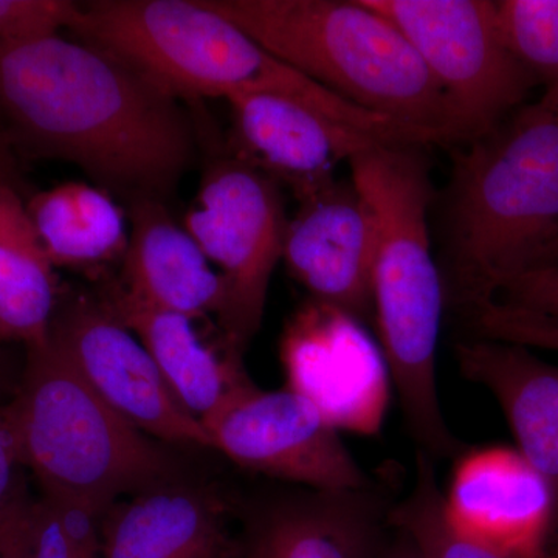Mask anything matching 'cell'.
<instances>
[{
  "label": "cell",
  "instance_id": "obj_18",
  "mask_svg": "<svg viewBox=\"0 0 558 558\" xmlns=\"http://www.w3.org/2000/svg\"><path fill=\"white\" fill-rule=\"evenodd\" d=\"M109 303L149 352L172 396L201 422L256 387L242 365V351L208 347L193 319L150 310L120 292Z\"/></svg>",
  "mask_w": 558,
  "mask_h": 558
},
{
  "label": "cell",
  "instance_id": "obj_8",
  "mask_svg": "<svg viewBox=\"0 0 558 558\" xmlns=\"http://www.w3.org/2000/svg\"><path fill=\"white\" fill-rule=\"evenodd\" d=\"M363 2L395 24L416 50L449 97L464 143L508 119L538 84L506 47L490 0Z\"/></svg>",
  "mask_w": 558,
  "mask_h": 558
},
{
  "label": "cell",
  "instance_id": "obj_17",
  "mask_svg": "<svg viewBox=\"0 0 558 558\" xmlns=\"http://www.w3.org/2000/svg\"><path fill=\"white\" fill-rule=\"evenodd\" d=\"M454 357L459 373L497 400L517 440L515 449L548 484L554 545L558 537V365L529 348L484 339L459 341Z\"/></svg>",
  "mask_w": 558,
  "mask_h": 558
},
{
  "label": "cell",
  "instance_id": "obj_26",
  "mask_svg": "<svg viewBox=\"0 0 558 558\" xmlns=\"http://www.w3.org/2000/svg\"><path fill=\"white\" fill-rule=\"evenodd\" d=\"M20 442L7 407L0 409V550L31 531L35 501L25 483Z\"/></svg>",
  "mask_w": 558,
  "mask_h": 558
},
{
  "label": "cell",
  "instance_id": "obj_2",
  "mask_svg": "<svg viewBox=\"0 0 558 558\" xmlns=\"http://www.w3.org/2000/svg\"><path fill=\"white\" fill-rule=\"evenodd\" d=\"M446 218L444 286L461 312L558 264V84L461 145Z\"/></svg>",
  "mask_w": 558,
  "mask_h": 558
},
{
  "label": "cell",
  "instance_id": "obj_13",
  "mask_svg": "<svg viewBox=\"0 0 558 558\" xmlns=\"http://www.w3.org/2000/svg\"><path fill=\"white\" fill-rule=\"evenodd\" d=\"M376 220L351 179L336 180L289 219L282 260L312 300L374 318Z\"/></svg>",
  "mask_w": 558,
  "mask_h": 558
},
{
  "label": "cell",
  "instance_id": "obj_24",
  "mask_svg": "<svg viewBox=\"0 0 558 558\" xmlns=\"http://www.w3.org/2000/svg\"><path fill=\"white\" fill-rule=\"evenodd\" d=\"M497 21L512 57L545 87L558 84V0H499Z\"/></svg>",
  "mask_w": 558,
  "mask_h": 558
},
{
  "label": "cell",
  "instance_id": "obj_15",
  "mask_svg": "<svg viewBox=\"0 0 558 558\" xmlns=\"http://www.w3.org/2000/svg\"><path fill=\"white\" fill-rule=\"evenodd\" d=\"M391 506L376 487L289 495L245 519L241 558H379Z\"/></svg>",
  "mask_w": 558,
  "mask_h": 558
},
{
  "label": "cell",
  "instance_id": "obj_23",
  "mask_svg": "<svg viewBox=\"0 0 558 558\" xmlns=\"http://www.w3.org/2000/svg\"><path fill=\"white\" fill-rule=\"evenodd\" d=\"M388 521L427 558H502L453 531L444 515L433 458L422 451L417 454L413 488L391 506Z\"/></svg>",
  "mask_w": 558,
  "mask_h": 558
},
{
  "label": "cell",
  "instance_id": "obj_7",
  "mask_svg": "<svg viewBox=\"0 0 558 558\" xmlns=\"http://www.w3.org/2000/svg\"><path fill=\"white\" fill-rule=\"evenodd\" d=\"M288 226L278 182L230 154L209 161L183 227L226 281L219 323L242 352L263 322Z\"/></svg>",
  "mask_w": 558,
  "mask_h": 558
},
{
  "label": "cell",
  "instance_id": "obj_6",
  "mask_svg": "<svg viewBox=\"0 0 558 558\" xmlns=\"http://www.w3.org/2000/svg\"><path fill=\"white\" fill-rule=\"evenodd\" d=\"M27 351L7 410L43 497L102 519L121 495L172 483L170 453L110 409L49 339Z\"/></svg>",
  "mask_w": 558,
  "mask_h": 558
},
{
  "label": "cell",
  "instance_id": "obj_4",
  "mask_svg": "<svg viewBox=\"0 0 558 558\" xmlns=\"http://www.w3.org/2000/svg\"><path fill=\"white\" fill-rule=\"evenodd\" d=\"M75 35L126 62L180 100L270 94L388 143H424L396 121L352 105L278 60L202 0H95Z\"/></svg>",
  "mask_w": 558,
  "mask_h": 558
},
{
  "label": "cell",
  "instance_id": "obj_19",
  "mask_svg": "<svg viewBox=\"0 0 558 558\" xmlns=\"http://www.w3.org/2000/svg\"><path fill=\"white\" fill-rule=\"evenodd\" d=\"M222 502L202 488L168 483L112 506L101 520L105 558H196L230 545Z\"/></svg>",
  "mask_w": 558,
  "mask_h": 558
},
{
  "label": "cell",
  "instance_id": "obj_29",
  "mask_svg": "<svg viewBox=\"0 0 558 558\" xmlns=\"http://www.w3.org/2000/svg\"><path fill=\"white\" fill-rule=\"evenodd\" d=\"M0 558H32V527L24 537L0 550Z\"/></svg>",
  "mask_w": 558,
  "mask_h": 558
},
{
  "label": "cell",
  "instance_id": "obj_30",
  "mask_svg": "<svg viewBox=\"0 0 558 558\" xmlns=\"http://www.w3.org/2000/svg\"><path fill=\"white\" fill-rule=\"evenodd\" d=\"M230 545L211 546V548L205 549L196 558H223L229 554Z\"/></svg>",
  "mask_w": 558,
  "mask_h": 558
},
{
  "label": "cell",
  "instance_id": "obj_21",
  "mask_svg": "<svg viewBox=\"0 0 558 558\" xmlns=\"http://www.w3.org/2000/svg\"><path fill=\"white\" fill-rule=\"evenodd\" d=\"M25 205L54 267L89 269L124 258L126 216L100 186L65 182L40 191Z\"/></svg>",
  "mask_w": 558,
  "mask_h": 558
},
{
  "label": "cell",
  "instance_id": "obj_10",
  "mask_svg": "<svg viewBox=\"0 0 558 558\" xmlns=\"http://www.w3.org/2000/svg\"><path fill=\"white\" fill-rule=\"evenodd\" d=\"M49 340L121 417L145 435L211 447L207 429L172 396L142 341L109 301L78 296L54 315Z\"/></svg>",
  "mask_w": 558,
  "mask_h": 558
},
{
  "label": "cell",
  "instance_id": "obj_28",
  "mask_svg": "<svg viewBox=\"0 0 558 558\" xmlns=\"http://www.w3.org/2000/svg\"><path fill=\"white\" fill-rule=\"evenodd\" d=\"M392 531L396 532V537L391 542L387 539V545L381 550L379 558H427L405 535L400 534L396 529H392Z\"/></svg>",
  "mask_w": 558,
  "mask_h": 558
},
{
  "label": "cell",
  "instance_id": "obj_9",
  "mask_svg": "<svg viewBox=\"0 0 558 558\" xmlns=\"http://www.w3.org/2000/svg\"><path fill=\"white\" fill-rule=\"evenodd\" d=\"M202 425L211 449L252 472L318 492L374 487L339 429L310 399L290 388L248 389Z\"/></svg>",
  "mask_w": 558,
  "mask_h": 558
},
{
  "label": "cell",
  "instance_id": "obj_3",
  "mask_svg": "<svg viewBox=\"0 0 558 558\" xmlns=\"http://www.w3.org/2000/svg\"><path fill=\"white\" fill-rule=\"evenodd\" d=\"M425 145L377 142L351 160L376 220L373 306L380 349L410 433L433 459L459 457L440 409L436 354L446 286L432 255V175Z\"/></svg>",
  "mask_w": 558,
  "mask_h": 558
},
{
  "label": "cell",
  "instance_id": "obj_22",
  "mask_svg": "<svg viewBox=\"0 0 558 558\" xmlns=\"http://www.w3.org/2000/svg\"><path fill=\"white\" fill-rule=\"evenodd\" d=\"M462 315L475 339L558 351V264L510 279Z\"/></svg>",
  "mask_w": 558,
  "mask_h": 558
},
{
  "label": "cell",
  "instance_id": "obj_20",
  "mask_svg": "<svg viewBox=\"0 0 558 558\" xmlns=\"http://www.w3.org/2000/svg\"><path fill=\"white\" fill-rule=\"evenodd\" d=\"M54 269L27 205L0 180V340L46 343L58 312Z\"/></svg>",
  "mask_w": 558,
  "mask_h": 558
},
{
  "label": "cell",
  "instance_id": "obj_1",
  "mask_svg": "<svg viewBox=\"0 0 558 558\" xmlns=\"http://www.w3.org/2000/svg\"><path fill=\"white\" fill-rule=\"evenodd\" d=\"M0 117L22 148L75 163L130 204L165 202L199 145L180 98L100 47L61 35L0 44Z\"/></svg>",
  "mask_w": 558,
  "mask_h": 558
},
{
  "label": "cell",
  "instance_id": "obj_27",
  "mask_svg": "<svg viewBox=\"0 0 558 558\" xmlns=\"http://www.w3.org/2000/svg\"><path fill=\"white\" fill-rule=\"evenodd\" d=\"M80 3L69 0H0V44L14 46L75 32Z\"/></svg>",
  "mask_w": 558,
  "mask_h": 558
},
{
  "label": "cell",
  "instance_id": "obj_12",
  "mask_svg": "<svg viewBox=\"0 0 558 558\" xmlns=\"http://www.w3.org/2000/svg\"><path fill=\"white\" fill-rule=\"evenodd\" d=\"M442 509L453 531L499 557L553 558V494L515 447L462 451Z\"/></svg>",
  "mask_w": 558,
  "mask_h": 558
},
{
  "label": "cell",
  "instance_id": "obj_25",
  "mask_svg": "<svg viewBox=\"0 0 558 558\" xmlns=\"http://www.w3.org/2000/svg\"><path fill=\"white\" fill-rule=\"evenodd\" d=\"M101 517L43 497L32 519V558H105Z\"/></svg>",
  "mask_w": 558,
  "mask_h": 558
},
{
  "label": "cell",
  "instance_id": "obj_5",
  "mask_svg": "<svg viewBox=\"0 0 558 558\" xmlns=\"http://www.w3.org/2000/svg\"><path fill=\"white\" fill-rule=\"evenodd\" d=\"M278 60L432 145L464 143L446 92L391 24L363 0H202Z\"/></svg>",
  "mask_w": 558,
  "mask_h": 558
},
{
  "label": "cell",
  "instance_id": "obj_16",
  "mask_svg": "<svg viewBox=\"0 0 558 558\" xmlns=\"http://www.w3.org/2000/svg\"><path fill=\"white\" fill-rule=\"evenodd\" d=\"M126 296L150 310L196 322L227 307V286L199 244L175 222L165 202L131 204V231L123 258Z\"/></svg>",
  "mask_w": 558,
  "mask_h": 558
},
{
  "label": "cell",
  "instance_id": "obj_11",
  "mask_svg": "<svg viewBox=\"0 0 558 558\" xmlns=\"http://www.w3.org/2000/svg\"><path fill=\"white\" fill-rule=\"evenodd\" d=\"M281 354L288 388L310 399L332 427L362 436L380 432L391 376L362 322L312 300L290 319Z\"/></svg>",
  "mask_w": 558,
  "mask_h": 558
},
{
  "label": "cell",
  "instance_id": "obj_14",
  "mask_svg": "<svg viewBox=\"0 0 558 558\" xmlns=\"http://www.w3.org/2000/svg\"><path fill=\"white\" fill-rule=\"evenodd\" d=\"M226 101L230 156L289 186L299 202L336 182L341 161L381 142L279 95L236 94Z\"/></svg>",
  "mask_w": 558,
  "mask_h": 558
}]
</instances>
